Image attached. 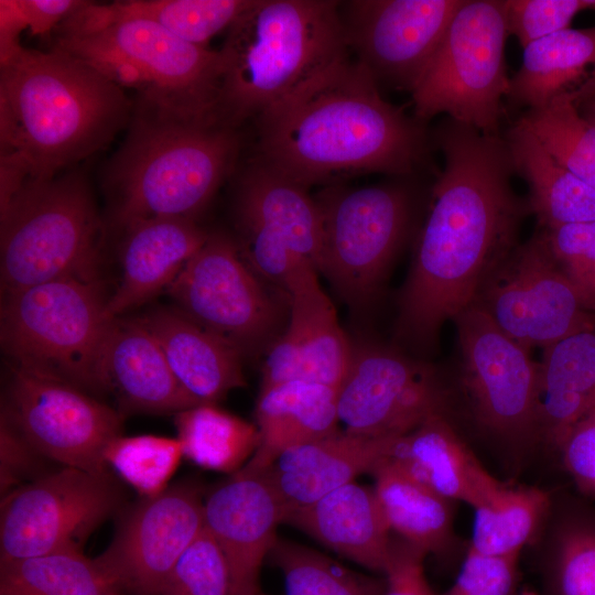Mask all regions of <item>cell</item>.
<instances>
[{"label":"cell","instance_id":"6da1fadb","mask_svg":"<svg viewBox=\"0 0 595 595\" xmlns=\"http://www.w3.org/2000/svg\"><path fill=\"white\" fill-rule=\"evenodd\" d=\"M444 165L400 296L398 334L431 346L443 324L473 305L493 271L519 245L527 199L512 186L505 137L450 118L433 131Z\"/></svg>","mask_w":595,"mask_h":595},{"label":"cell","instance_id":"7a4b0ae2","mask_svg":"<svg viewBox=\"0 0 595 595\" xmlns=\"http://www.w3.org/2000/svg\"><path fill=\"white\" fill-rule=\"evenodd\" d=\"M257 156L309 188L359 172L407 176L428 154L425 123L386 101L350 50L256 118Z\"/></svg>","mask_w":595,"mask_h":595},{"label":"cell","instance_id":"3957f363","mask_svg":"<svg viewBox=\"0 0 595 595\" xmlns=\"http://www.w3.org/2000/svg\"><path fill=\"white\" fill-rule=\"evenodd\" d=\"M131 107L122 88L58 48L22 47L0 63L1 153L45 180L102 149Z\"/></svg>","mask_w":595,"mask_h":595},{"label":"cell","instance_id":"277c9868","mask_svg":"<svg viewBox=\"0 0 595 595\" xmlns=\"http://www.w3.org/2000/svg\"><path fill=\"white\" fill-rule=\"evenodd\" d=\"M129 132L110 161L113 220L193 218L234 170L239 129L213 113L140 97Z\"/></svg>","mask_w":595,"mask_h":595},{"label":"cell","instance_id":"5b68a950","mask_svg":"<svg viewBox=\"0 0 595 595\" xmlns=\"http://www.w3.org/2000/svg\"><path fill=\"white\" fill-rule=\"evenodd\" d=\"M348 50L340 2L252 0L220 48L219 119L239 129Z\"/></svg>","mask_w":595,"mask_h":595},{"label":"cell","instance_id":"8992f818","mask_svg":"<svg viewBox=\"0 0 595 595\" xmlns=\"http://www.w3.org/2000/svg\"><path fill=\"white\" fill-rule=\"evenodd\" d=\"M0 215L1 295L56 280H99L102 224L80 174L29 178Z\"/></svg>","mask_w":595,"mask_h":595},{"label":"cell","instance_id":"52a82bcc","mask_svg":"<svg viewBox=\"0 0 595 595\" xmlns=\"http://www.w3.org/2000/svg\"><path fill=\"white\" fill-rule=\"evenodd\" d=\"M99 280H56L2 295L1 346L10 364L100 392L98 361L112 318Z\"/></svg>","mask_w":595,"mask_h":595},{"label":"cell","instance_id":"ba28073f","mask_svg":"<svg viewBox=\"0 0 595 595\" xmlns=\"http://www.w3.org/2000/svg\"><path fill=\"white\" fill-rule=\"evenodd\" d=\"M56 48L86 62L142 97L217 115L220 50L196 45L145 20H120L94 31L62 35Z\"/></svg>","mask_w":595,"mask_h":595},{"label":"cell","instance_id":"9c48e42d","mask_svg":"<svg viewBox=\"0 0 595 595\" xmlns=\"http://www.w3.org/2000/svg\"><path fill=\"white\" fill-rule=\"evenodd\" d=\"M508 35L506 0H464L411 91L414 118L426 123L445 113L497 136L510 82Z\"/></svg>","mask_w":595,"mask_h":595},{"label":"cell","instance_id":"30bf717a","mask_svg":"<svg viewBox=\"0 0 595 595\" xmlns=\"http://www.w3.org/2000/svg\"><path fill=\"white\" fill-rule=\"evenodd\" d=\"M322 225V272L360 309L372 300L410 226L412 196L401 183L331 186L315 198Z\"/></svg>","mask_w":595,"mask_h":595},{"label":"cell","instance_id":"8fae6325","mask_svg":"<svg viewBox=\"0 0 595 595\" xmlns=\"http://www.w3.org/2000/svg\"><path fill=\"white\" fill-rule=\"evenodd\" d=\"M166 290L174 307L242 356L266 353L283 332L278 303L224 234H210Z\"/></svg>","mask_w":595,"mask_h":595},{"label":"cell","instance_id":"7c38bea8","mask_svg":"<svg viewBox=\"0 0 595 595\" xmlns=\"http://www.w3.org/2000/svg\"><path fill=\"white\" fill-rule=\"evenodd\" d=\"M1 415L44 458L110 475L104 453L121 435L122 415L87 391L9 364Z\"/></svg>","mask_w":595,"mask_h":595},{"label":"cell","instance_id":"4fadbf2b","mask_svg":"<svg viewBox=\"0 0 595 595\" xmlns=\"http://www.w3.org/2000/svg\"><path fill=\"white\" fill-rule=\"evenodd\" d=\"M121 504L122 494L110 475L66 466L44 474L2 499L0 564L80 549Z\"/></svg>","mask_w":595,"mask_h":595},{"label":"cell","instance_id":"5bb4252c","mask_svg":"<svg viewBox=\"0 0 595 595\" xmlns=\"http://www.w3.org/2000/svg\"><path fill=\"white\" fill-rule=\"evenodd\" d=\"M236 215L244 260L283 292L301 267L317 270L322 225L317 203L307 188L258 158L239 178Z\"/></svg>","mask_w":595,"mask_h":595},{"label":"cell","instance_id":"9a60e30c","mask_svg":"<svg viewBox=\"0 0 595 595\" xmlns=\"http://www.w3.org/2000/svg\"><path fill=\"white\" fill-rule=\"evenodd\" d=\"M475 303L509 337L530 349L595 324L552 258L541 230L493 271Z\"/></svg>","mask_w":595,"mask_h":595},{"label":"cell","instance_id":"2e32d148","mask_svg":"<svg viewBox=\"0 0 595 595\" xmlns=\"http://www.w3.org/2000/svg\"><path fill=\"white\" fill-rule=\"evenodd\" d=\"M463 382L478 423L506 440L540 432L539 363L476 303L454 318Z\"/></svg>","mask_w":595,"mask_h":595},{"label":"cell","instance_id":"e0dca14e","mask_svg":"<svg viewBox=\"0 0 595 595\" xmlns=\"http://www.w3.org/2000/svg\"><path fill=\"white\" fill-rule=\"evenodd\" d=\"M445 392L434 370L378 344L354 347L337 389L344 430L370 437H397L434 414H444Z\"/></svg>","mask_w":595,"mask_h":595},{"label":"cell","instance_id":"ac0fdd59","mask_svg":"<svg viewBox=\"0 0 595 595\" xmlns=\"http://www.w3.org/2000/svg\"><path fill=\"white\" fill-rule=\"evenodd\" d=\"M203 502L198 485L191 482L142 498L123 512L96 564L115 587L160 595L180 556L204 530Z\"/></svg>","mask_w":595,"mask_h":595},{"label":"cell","instance_id":"d6986e66","mask_svg":"<svg viewBox=\"0 0 595 595\" xmlns=\"http://www.w3.org/2000/svg\"><path fill=\"white\" fill-rule=\"evenodd\" d=\"M342 6L347 45L374 78L410 93L464 0H355Z\"/></svg>","mask_w":595,"mask_h":595},{"label":"cell","instance_id":"ffe728a7","mask_svg":"<svg viewBox=\"0 0 595 595\" xmlns=\"http://www.w3.org/2000/svg\"><path fill=\"white\" fill-rule=\"evenodd\" d=\"M317 273L312 267H301L286 283L289 320L264 353L260 389L292 380L338 389L348 372L354 346L342 329Z\"/></svg>","mask_w":595,"mask_h":595},{"label":"cell","instance_id":"44dd1931","mask_svg":"<svg viewBox=\"0 0 595 595\" xmlns=\"http://www.w3.org/2000/svg\"><path fill=\"white\" fill-rule=\"evenodd\" d=\"M285 516L284 505L264 472L241 468L204 498V528L227 561L230 595L259 591L260 567Z\"/></svg>","mask_w":595,"mask_h":595},{"label":"cell","instance_id":"7402d4cb","mask_svg":"<svg viewBox=\"0 0 595 595\" xmlns=\"http://www.w3.org/2000/svg\"><path fill=\"white\" fill-rule=\"evenodd\" d=\"M101 391L128 411L177 413L199 403L175 378L155 337L141 318L113 317L98 361Z\"/></svg>","mask_w":595,"mask_h":595},{"label":"cell","instance_id":"603a6c76","mask_svg":"<svg viewBox=\"0 0 595 595\" xmlns=\"http://www.w3.org/2000/svg\"><path fill=\"white\" fill-rule=\"evenodd\" d=\"M397 437H370L337 430L284 451L263 472L288 516L355 482L360 474H371L388 458Z\"/></svg>","mask_w":595,"mask_h":595},{"label":"cell","instance_id":"cb8c5ba5","mask_svg":"<svg viewBox=\"0 0 595 595\" xmlns=\"http://www.w3.org/2000/svg\"><path fill=\"white\" fill-rule=\"evenodd\" d=\"M123 229L121 277L106 305L110 318L167 289L210 235L184 217L143 218Z\"/></svg>","mask_w":595,"mask_h":595},{"label":"cell","instance_id":"d4e9b609","mask_svg":"<svg viewBox=\"0 0 595 595\" xmlns=\"http://www.w3.org/2000/svg\"><path fill=\"white\" fill-rule=\"evenodd\" d=\"M365 569L386 573L392 533L374 487L351 482L284 520Z\"/></svg>","mask_w":595,"mask_h":595},{"label":"cell","instance_id":"484cf974","mask_svg":"<svg viewBox=\"0 0 595 595\" xmlns=\"http://www.w3.org/2000/svg\"><path fill=\"white\" fill-rule=\"evenodd\" d=\"M158 340L180 385L199 404H216L246 385L242 355L176 307H159L141 317Z\"/></svg>","mask_w":595,"mask_h":595},{"label":"cell","instance_id":"4316f807","mask_svg":"<svg viewBox=\"0 0 595 595\" xmlns=\"http://www.w3.org/2000/svg\"><path fill=\"white\" fill-rule=\"evenodd\" d=\"M387 461L443 497L472 508L496 482L461 441L445 414H434L398 436Z\"/></svg>","mask_w":595,"mask_h":595},{"label":"cell","instance_id":"83f0119b","mask_svg":"<svg viewBox=\"0 0 595 595\" xmlns=\"http://www.w3.org/2000/svg\"><path fill=\"white\" fill-rule=\"evenodd\" d=\"M255 416L260 442L242 468L263 472L284 451L338 430L337 389L305 380L260 389Z\"/></svg>","mask_w":595,"mask_h":595},{"label":"cell","instance_id":"f1b7e54d","mask_svg":"<svg viewBox=\"0 0 595 595\" xmlns=\"http://www.w3.org/2000/svg\"><path fill=\"white\" fill-rule=\"evenodd\" d=\"M539 375L540 433L558 450L595 408V324L545 347Z\"/></svg>","mask_w":595,"mask_h":595},{"label":"cell","instance_id":"f546056e","mask_svg":"<svg viewBox=\"0 0 595 595\" xmlns=\"http://www.w3.org/2000/svg\"><path fill=\"white\" fill-rule=\"evenodd\" d=\"M252 0H127L109 4L86 1L58 25V36L94 31L120 20L153 22L186 42L206 46L227 30Z\"/></svg>","mask_w":595,"mask_h":595},{"label":"cell","instance_id":"4dcf8cb0","mask_svg":"<svg viewBox=\"0 0 595 595\" xmlns=\"http://www.w3.org/2000/svg\"><path fill=\"white\" fill-rule=\"evenodd\" d=\"M505 139L515 173L529 186L528 210L538 227L595 221V188L559 163L520 119Z\"/></svg>","mask_w":595,"mask_h":595},{"label":"cell","instance_id":"1f68e13d","mask_svg":"<svg viewBox=\"0 0 595 595\" xmlns=\"http://www.w3.org/2000/svg\"><path fill=\"white\" fill-rule=\"evenodd\" d=\"M588 72L595 75V25L565 29L523 48L522 64L510 78L507 98L536 109L575 90Z\"/></svg>","mask_w":595,"mask_h":595},{"label":"cell","instance_id":"d6a6232c","mask_svg":"<svg viewBox=\"0 0 595 595\" xmlns=\"http://www.w3.org/2000/svg\"><path fill=\"white\" fill-rule=\"evenodd\" d=\"M374 490L391 533L428 554H440L453 537L454 501L415 480L389 461L371 473Z\"/></svg>","mask_w":595,"mask_h":595},{"label":"cell","instance_id":"836d02e7","mask_svg":"<svg viewBox=\"0 0 595 595\" xmlns=\"http://www.w3.org/2000/svg\"><path fill=\"white\" fill-rule=\"evenodd\" d=\"M469 549L497 556H519L551 510L548 493L498 480L473 507Z\"/></svg>","mask_w":595,"mask_h":595},{"label":"cell","instance_id":"e575fe53","mask_svg":"<svg viewBox=\"0 0 595 595\" xmlns=\"http://www.w3.org/2000/svg\"><path fill=\"white\" fill-rule=\"evenodd\" d=\"M548 537L542 595H595V507L565 500Z\"/></svg>","mask_w":595,"mask_h":595},{"label":"cell","instance_id":"d590c367","mask_svg":"<svg viewBox=\"0 0 595 595\" xmlns=\"http://www.w3.org/2000/svg\"><path fill=\"white\" fill-rule=\"evenodd\" d=\"M183 455L197 466L234 474L253 456L260 442L256 424L216 404H198L175 413Z\"/></svg>","mask_w":595,"mask_h":595},{"label":"cell","instance_id":"8d00e7d4","mask_svg":"<svg viewBox=\"0 0 595 595\" xmlns=\"http://www.w3.org/2000/svg\"><path fill=\"white\" fill-rule=\"evenodd\" d=\"M0 595H109L116 587L82 549L0 564Z\"/></svg>","mask_w":595,"mask_h":595},{"label":"cell","instance_id":"74e56055","mask_svg":"<svg viewBox=\"0 0 595 595\" xmlns=\"http://www.w3.org/2000/svg\"><path fill=\"white\" fill-rule=\"evenodd\" d=\"M578 95H559L519 119L559 163L595 188V123L580 112Z\"/></svg>","mask_w":595,"mask_h":595},{"label":"cell","instance_id":"f35d334b","mask_svg":"<svg viewBox=\"0 0 595 595\" xmlns=\"http://www.w3.org/2000/svg\"><path fill=\"white\" fill-rule=\"evenodd\" d=\"M268 559L282 573L285 595H383L386 578L357 573L302 544L277 538Z\"/></svg>","mask_w":595,"mask_h":595},{"label":"cell","instance_id":"ab89813d","mask_svg":"<svg viewBox=\"0 0 595 595\" xmlns=\"http://www.w3.org/2000/svg\"><path fill=\"white\" fill-rule=\"evenodd\" d=\"M183 448L177 437L158 435H119L107 445L104 458L141 498L165 490L176 470Z\"/></svg>","mask_w":595,"mask_h":595},{"label":"cell","instance_id":"60d3db41","mask_svg":"<svg viewBox=\"0 0 595 595\" xmlns=\"http://www.w3.org/2000/svg\"><path fill=\"white\" fill-rule=\"evenodd\" d=\"M230 575L224 553L205 530L183 552L160 595H230Z\"/></svg>","mask_w":595,"mask_h":595},{"label":"cell","instance_id":"b9f144b4","mask_svg":"<svg viewBox=\"0 0 595 595\" xmlns=\"http://www.w3.org/2000/svg\"><path fill=\"white\" fill-rule=\"evenodd\" d=\"M538 228L584 307L595 312V221Z\"/></svg>","mask_w":595,"mask_h":595},{"label":"cell","instance_id":"7bdbcfd3","mask_svg":"<svg viewBox=\"0 0 595 595\" xmlns=\"http://www.w3.org/2000/svg\"><path fill=\"white\" fill-rule=\"evenodd\" d=\"M586 10L585 0H506L507 26L524 48L569 29L574 17Z\"/></svg>","mask_w":595,"mask_h":595},{"label":"cell","instance_id":"ee69618b","mask_svg":"<svg viewBox=\"0 0 595 595\" xmlns=\"http://www.w3.org/2000/svg\"><path fill=\"white\" fill-rule=\"evenodd\" d=\"M519 556H497L468 548L461 570L442 595H516Z\"/></svg>","mask_w":595,"mask_h":595},{"label":"cell","instance_id":"f6af8a7d","mask_svg":"<svg viewBox=\"0 0 595 595\" xmlns=\"http://www.w3.org/2000/svg\"><path fill=\"white\" fill-rule=\"evenodd\" d=\"M558 451L577 490L595 499V408L571 428Z\"/></svg>","mask_w":595,"mask_h":595},{"label":"cell","instance_id":"bcb514c9","mask_svg":"<svg viewBox=\"0 0 595 595\" xmlns=\"http://www.w3.org/2000/svg\"><path fill=\"white\" fill-rule=\"evenodd\" d=\"M44 458L21 433L3 416L0 420V488L7 496L21 487L28 478L44 475L41 472Z\"/></svg>","mask_w":595,"mask_h":595},{"label":"cell","instance_id":"7dc6e473","mask_svg":"<svg viewBox=\"0 0 595 595\" xmlns=\"http://www.w3.org/2000/svg\"><path fill=\"white\" fill-rule=\"evenodd\" d=\"M426 554L392 534L383 595H434L423 569Z\"/></svg>","mask_w":595,"mask_h":595},{"label":"cell","instance_id":"c3c4849f","mask_svg":"<svg viewBox=\"0 0 595 595\" xmlns=\"http://www.w3.org/2000/svg\"><path fill=\"white\" fill-rule=\"evenodd\" d=\"M23 24L32 35H45L78 10L82 0H14Z\"/></svg>","mask_w":595,"mask_h":595},{"label":"cell","instance_id":"681fc988","mask_svg":"<svg viewBox=\"0 0 595 595\" xmlns=\"http://www.w3.org/2000/svg\"><path fill=\"white\" fill-rule=\"evenodd\" d=\"M577 107L583 117L595 123V78L578 88Z\"/></svg>","mask_w":595,"mask_h":595},{"label":"cell","instance_id":"f907efd6","mask_svg":"<svg viewBox=\"0 0 595 595\" xmlns=\"http://www.w3.org/2000/svg\"><path fill=\"white\" fill-rule=\"evenodd\" d=\"M586 9L595 10V0H585Z\"/></svg>","mask_w":595,"mask_h":595},{"label":"cell","instance_id":"816d5d0a","mask_svg":"<svg viewBox=\"0 0 595 595\" xmlns=\"http://www.w3.org/2000/svg\"><path fill=\"white\" fill-rule=\"evenodd\" d=\"M516 595H538V594L532 591H518Z\"/></svg>","mask_w":595,"mask_h":595},{"label":"cell","instance_id":"f5cc1de1","mask_svg":"<svg viewBox=\"0 0 595 595\" xmlns=\"http://www.w3.org/2000/svg\"><path fill=\"white\" fill-rule=\"evenodd\" d=\"M252 595H263L262 593H260L259 591Z\"/></svg>","mask_w":595,"mask_h":595},{"label":"cell","instance_id":"db71d44e","mask_svg":"<svg viewBox=\"0 0 595 595\" xmlns=\"http://www.w3.org/2000/svg\"><path fill=\"white\" fill-rule=\"evenodd\" d=\"M109 595H117V593H116V592H112V593H111V594H109Z\"/></svg>","mask_w":595,"mask_h":595}]
</instances>
